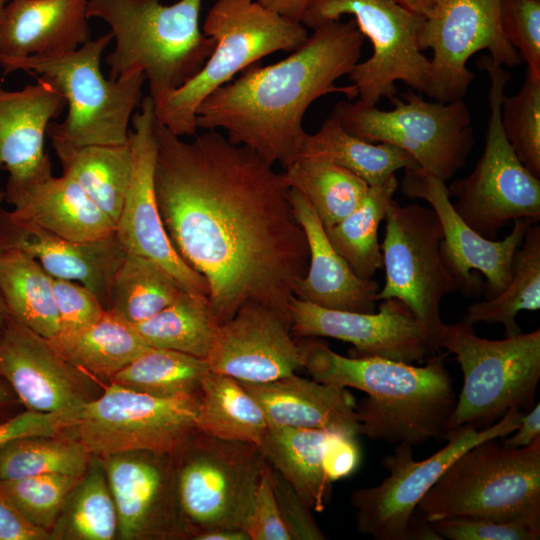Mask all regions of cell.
<instances>
[{"label": "cell", "instance_id": "1", "mask_svg": "<svg viewBox=\"0 0 540 540\" xmlns=\"http://www.w3.org/2000/svg\"><path fill=\"white\" fill-rule=\"evenodd\" d=\"M155 137L164 228L180 258L205 279L219 325L255 301L290 329V299L309 250L283 173L218 130L185 141L156 120Z\"/></svg>", "mask_w": 540, "mask_h": 540}, {"label": "cell", "instance_id": "2", "mask_svg": "<svg viewBox=\"0 0 540 540\" xmlns=\"http://www.w3.org/2000/svg\"><path fill=\"white\" fill-rule=\"evenodd\" d=\"M364 40L354 19L317 27L286 58L255 63L206 97L196 111L197 129H222L233 144L286 169L298 158L309 106L330 93L357 97L352 84L335 82L360 62Z\"/></svg>", "mask_w": 540, "mask_h": 540}, {"label": "cell", "instance_id": "3", "mask_svg": "<svg viewBox=\"0 0 540 540\" xmlns=\"http://www.w3.org/2000/svg\"><path fill=\"white\" fill-rule=\"evenodd\" d=\"M297 342L303 368L314 380L367 395L356 403L359 435L414 447L446 434L457 400L444 363L447 353L418 367L381 357H345L311 337Z\"/></svg>", "mask_w": 540, "mask_h": 540}, {"label": "cell", "instance_id": "4", "mask_svg": "<svg viewBox=\"0 0 540 540\" xmlns=\"http://www.w3.org/2000/svg\"><path fill=\"white\" fill-rule=\"evenodd\" d=\"M202 1L88 0V18L107 23L115 40L109 77L142 71L153 100L194 77L215 45L199 25Z\"/></svg>", "mask_w": 540, "mask_h": 540}, {"label": "cell", "instance_id": "5", "mask_svg": "<svg viewBox=\"0 0 540 540\" xmlns=\"http://www.w3.org/2000/svg\"><path fill=\"white\" fill-rule=\"evenodd\" d=\"M214 49L200 71L179 88L153 100L155 119L179 137L194 136L203 100L261 58L293 52L308 38L306 27L257 0H216L202 25Z\"/></svg>", "mask_w": 540, "mask_h": 540}, {"label": "cell", "instance_id": "6", "mask_svg": "<svg viewBox=\"0 0 540 540\" xmlns=\"http://www.w3.org/2000/svg\"><path fill=\"white\" fill-rule=\"evenodd\" d=\"M109 31L78 49L60 55L7 58L0 56L5 74L29 72L50 82L64 97L67 115L47 130L50 139L77 146L119 145L128 142L135 109L142 101L145 75L133 71L116 79L102 72V55L112 42Z\"/></svg>", "mask_w": 540, "mask_h": 540}, {"label": "cell", "instance_id": "7", "mask_svg": "<svg viewBox=\"0 0 540 540\" xmlns=\"http://www.w3.org/2000/svg\"><path fill=\"white\" fill-rule=\"evenodd\" d=\"M416 510L429 522L540 520V437L518 448L499 437L477 443L445 470Z\"/></svg>", "mask_w": 540, "mask_h": 540}, {"label": "cell", "instance_id": "8", "mask_svg": "<svg viewBox=\"0 0 540 540\" xmlns=\"http://www.w3.org/2000/svg\"><path fill=\"white\" fill-rule=\"evenodd\" d=\"M439 349L455 355L463 384L447 432L470 425L484 429L510 408L535 405L540 379V329L502 340L479 337L461 320L443 323L435 333ZM446 432V433H447Z\"/></svg>", "mask_w": 540, "mask_h": 540}, {"label": "cell", "instance_id": "9", "mask_svg": "<svg viewBox=\"0 0 540 540\" xmlns=\"http://www.w3.org/2000/svg\"><path fill=\"white\" fill-rule=\"evenodd\" d=\"M380 110L357 100L336 103L331 113L352 135L387 143L407 152L418 167L448 181L465 164L474 145L472 119L462 99L426 101L413 89L390 99Z\"/></svg>", "mask_w": 540, "mask_h": 540}, {"label": "cell", "instance_id": "10", "mask_svg": "<svg viewBox=\"0 0 540 540\" xmlns=\"http://www.w3.org/2000/svg\"><path fill=\"white\" fill-rule=\"evenodd\" d=\"M172 457L188 536L218 528L243 529L268 464L259 445L194 431Z\"/></svg>", "mask_w": 540, "mask_h": 540}, {"label": "cell", "instance_id": "11", "mask_svg": "<svg viewBox=\"0 0 540 540\" xmlns=\"http://www.w3.org/2000/svg\"><path fill=\"white\" fill-rule=\"evenodd\" d=\"M347 14L373 47L371 57L347 75L358 100L376 106L381 98L397 94V81L427 94L431 61L418 44L425 18L394 0H311L300 22L314 30Z\"/></svg>", "mask_w": 540, "mask_h": 540}, {"label": "cell", "instance_id": "12", "mask_svg": "<svg viewBox=\"0 0 540 540\" xmlns=\"http://www.w3.org/2000/svg\"><path fill=\"white\" fill-rule=\"evenodd\" d=\"M490 78V108L483 154L474 170L454 180L449 195L455 211L474 231L494 240L501 228L516 219H540V178L518 159L500 121V105L511 75L491 57L478 61Z\"/></svg>", "mask_w": 540, "mask_h": 540}, {"label": "cell", "instance_id": "13", "mask_svg": "<svg viewBox=\"0 0 540 540\" xmlns=\"http://www.w3.org/2000/svg\"><path fill=\"white\" fill-rule=\"evenodd\" d=\"M198 402L199 393L163 398L111 382L62 433L101 459L139 451L173 455L196 431Z\"/></svg>", "mask_w": 540, "mask_h": 540}, {"label": "cell", "instance_id": "14", "mask_svg": "<svg viewBox=\"0 0 540 540\" xmlns=\"http://www.w3.org/2000/svg\"><path fill=\"white\" fill-rule=\"evenodd\" d=\"M523 414L513 407L484 429L470 425L453 429L443 437L448 443L422 461L413 459V447L395 445L381 461L389 475L376 486L357 488L350 494L357 531L375 540H407L408 524L419 502L445 470L477 443L513 433Z\"/></svg>", "mask_w": 540, "mask_h": 540}, {"label": "cell", "instance_id": "15", "mask_svg": "<svg viewBox=\"0 0 540 540\" xmlns=\"http://www.w3.org/2000/svg\"><path fill=\"white\" fill-rule=\"evenodd\" d=\"M384 220L385 235L380 249L385 283L379 289L378 300H400L435 338L444 323L441 301L459 290L458 282L441 259L440 221L431 208L400 205L394 200Z\"/></svg>", "mask_w": 540, "mask_h": 540}, {"label": "cell", "instance_id": "16", "mask_svg": "<svg viewBox=\"0 0 540 540\" xmlns=\"http://www.w3.org/2000/svg\"><path fill=\"white\" fill-rule=\"evenodd\" d=\"M419 48L433 50L427 96L439 102L462 99L475 75L469 58L487 49L508 68L522 60L506 40L500 23V0H443L421 26Z\"/></svg>", "mask_w": 540, "mask_h": 540}, {"label": "cell", "instance_id": "17", "mask_svg": "<svg viewBox=\"0 0 540 540\" xmlns=\"http://www.w3.org/2000/svg\"><path fill=\"white\" fill-rule=\"evenodd\" d=\"M399 185L407 197L426 201L436 213L443 233L441 259L458 282L459 290L473 295L484 287L486 298L501 293L510 280L513 256L527 228L535 222L516 219L504 239L489 240L474 231L455 211L446 182L415 167L405 170Z\"/></svg>", "mask_w": 540, "mask_h": 540}, {"label": "cell", "instance_id": "18", "mask_svg": "<svg viewBox=\"0 0 540 540\" xmlns=\"http://www.w3.org/2000/svg\"><path fill=\"white\" fill-rule=\"evenodd\" d=\"M290 333L297 338L328 337L353 345L350 357L423 362L438 352L434 336L398 299H385L378 312L324 308L292 296Z\"/></svg>", "mask_w": 540, "mask_h": 540}, {"label": "cell", "instance_id": "19", "mask_svg": "<svg viewBox=\"0 0 540 540\" xmlns=\"http://www.w3.org/2000/svg\"><path fill=\"white\" fill-rule=\"evenodd\" d=\"M131 119L129 143L133 165L115 234L127 253L146 257L167 271L182 288L208 296L205 279L177 254L164 228L154 188L155 115L152 98L144 97Z\"/></svg>", "mask_w": 540, "mask_h": 540}, {"label": "cell", "instance_id": "20", "mask_svg": "<svg viewBox=\"0 0 540 540\" xmlns=\"http://www.w3.org/2000/svg\"><path fill=\"white\" fill-rule=\"evenodd\" d=\"M0 377L27 410L74 419L90 397L89 376L50 341L10 317L0 335Z\"/></svg>", "mask_w": 540, "mask_h": 540}, {"label": "cell", "instance_id": "21", "mask_svg": "<svg viewBox=\"0 0 540 540\" xmlns=\"http://www.w3.org/2000/svg\"><path fill=\"white\" fill-rule=\"evenodd\" d=\"M122 539L188 536L171 454L139 451L103 459Z\"/></svg>", "mask_w": 540, "mask_h": 540}, {"label": "cell", "instance_id": "22", "mask_svg": "<svg viewBox=\"0 0 540 540\" xmlns=\"http://www.w3.org/2000/svg\"><path fill=\"white\" fill-rule=\"evenodd\" d=\"M65 108L64 97L42 77L19 90L0 83V206L53 175L45 136Z\"/></svg>", "mask_w": 540, "mask_h": 540}, {"label": "cell", "instance_id": "23", "mask_svg": "<svg viewBox=\"0 0 540 540\" xmlns=\"http://www.w3.org/2000/svg\"><path fill=\"white\" fill-rule=\"evenodd\" d=\"M212 372L246 383H265L303 368L300 347L289 327L270 308L243 304L219 325L207 357Z\"/></svg>", "mask_w": 540, "mask_h": 540}, {"label": "cell", "instance_id": "24", "mask_svg": "<svg viewBox=\"0 0 540 540\" xmlns=\"http://www.w3.org/2000/svg\"><path fill=\"white\" fill-rule=\"evenodd\" d=\"M0 249L29 254L51 277L87 287L104 307L112 278L126 254L116 234L93 241L69 240L20 222L1 207Z\"/></svg>", "mask_w": 540, "mask_h": 540}, {"label": "cell", "instance_id": "25", "mask_svg": "<svg viewBox=\"0 0 540 540\" xmlns=\"http://www.w3.org/2000/svg\"><path fill=\"white\" fill-rule=\"evenodd\" d=\"M290 202L305 232L309 250L308 268L297 281L294 296L328 309L375 312L378 283L353 272L332 246L323 224L302 193L290 189Z\"/></svg>", "mask_w": 540, "mask_h": 540}, {"label": "cell", "instance_id": "26", "mask_svg": "<svg viewBox=\"0 0 540 540\" xmlns=\"http://www.w3.org/2000/svg\"><path fill=\"white\" fill-rule=\"evenodd\" d=\"M88 0H10L0 22V56H53L90 40Z\"/></svg>", "mask_w": 540, "mask_h": 540}, {"label": "cell", "instance_id": "27", "mask_svg": "<svg viewBox=\"0 0 540 540\" xmlns=\"http://www.w3.org/2000/svg\"><path fill=\"white\" fill-rule=\"evenodd\" d=\"M241 383L260 405L269 426L359 435L356 401L347 388L295 373L265 383Z\"/></svg>", "mask_w": 540, "mask_h": 540}, {"label": "cell", "instance_id": "28", "mask_svg": "<svg viewBox=\"0 0 540 540\" xmlns=\"http://www.w3.org/2000/svg\"><path fill=\"white\" fill-rule=\"evenodd\" d=\"M14 219L74 241H93L115 234L116 225L65 175L39 181L6 199Z\"/></svg>", "mask_w": 540, "mask_h": 540}, {"label": "cell", "instance_id": "29", "mask_svg": "<svg viewBox=\"0 0 540 540\" xmlns=\"http://www.w3.org/2000/svg\"><path fill=\"white\" fill-rule=\"evenodd\" d=\"M328 430L269 426L259 447L267 462L297 491L312 511L329 503L332 482L323 465Z\"/></svg>", "mask_w": 540, "mask_h": 540}, {"label": "cell", "instance_id": "30", "mask_svg": "<svg viewBox=\"0 0 540 540\" xmlns=\"http://www.w3.org/2000/svg\"><path fill=\"white\" fill-rule=\"evenodd\" d=\"M51 143L62 174L76 182L116 225L132 173L129 139L119 145L77 146L55 139Z\"/></svg>", "mask_w": 540, "mask_h": 540}, {"label": "cell", "instance_id": "31", "mask_svg": "<svg viewBox=\"0 0 540 540\" xmlns=\"http://www.w3.org/2000/svg\"><path fill=\"white\" fill-rule=\"evenodd\" d=\"M299 157L338 165L364 180L368 186L384 183L400 169L418 167L404 150L391 144H375L360 139L344 129L331 115L315 133H306Z\"/></svg>", "mask_w": 540, "mask_h": 540}, {"label": "cell", "instance_id": "32", "mask_svg": "<svg viewBox=\"0 0 540 540\" xmlns=\"http://www.w3.org/2000/svg\"><path fill=\"white\" fill-rule=\"evenodd\" d=\"M49 341L83 373L109 380L149 347L134 325L107 309L95 323Z\"/></svg>", "mask_w": 540, "mask_h": 540}, {"label": "cell", "instance_id": "33", "mask_svg": "<svg viewBox=\"0 0 540 540\" xmlns=\"http://www.w3.org/2000/svg\"><path fill=\"white\" fill-rule=\"evenodd\" d=\"M52 279L29 254L0 249V292L9 317L48 340L59 333Z\"/></svg>", "mask_w": 540, "mask_h": 540}, {"label": "cell", "instance_id": "34", "mask_svg": "<svg viewBox=\"0 0 540 540\" xmlns=\"http://www.w3.org/2000/svg\"><path fill=\"white\" fill-rule=\"evenodd\" d=\"M195 427L209 436L260 445L269 424L240 381L209 371L201 384Z\"/></svg>", "mask_w": 540, "mask_h": 540}, {"label": "cell", "instance_id": "35", "mask_svg": "<svg viewBox=\"0 0 540 540\" xmlns=\"http://www.w3.org/2000/svg\"><path fill=\"white\" fill-rule=\"evenodd\" d=\"M540 309V226L531 224L522 244L516 250L510 280L506 288L496 296L471 304L464 321L474 325L483 322L501 324L507 336L521 333L516 322L520 311Z\"/></svg>", "mask_w": 540, "mask_h": 540}, {"label": "cell", "instance_id": "36", "mask_svg": "<svg viewBox=\"0 0 540 540\" xmlns=\"http://www.w3.org/2000/svg\"><path fill=\"white\" fill-rule=\"evenodd\" d=\"M134 326L151 347L207 359L219 323L207 295L183 291L156 315Z\"/></svg>", "mask_w": 540, "mask_h": 540}, {"label": "cell", "instance_id": "37", "mask_svg": "<svg viewBox=\"0 0 540 540\" xmlns=\"http://www.w3.org/2000/svg\"><path fill=\"white\" fill-rule=\"evenodd\" d=\"M183 291L156 262L126 252L112 278L105 309L137 325L167 307Z\"/></svg>", "mask_w": 540, "mask_h": 540}, {"label": "cell", "instance_id": "38", "mask_svg": "<svg viewBox=\"0 0 540 540\" xmlns=\"http://www.w3.org/2000/svg\"><path fill=\"white\" fill-rule=\"evenodd\" d=\"M398 187L395 175L380 185L369 186L365 199L353 212L325 229L334 249L362 279H372L383 267L378 228Z\"/></svg>", "mask_w": 540, "mask_h": 540}, {"label": "cell", "instance_id": "39", "mask_svg": "<svg viewBox=\"0 0 540 540\" xmlns=\"http://www.w3.org/2000/svg\"><path fill=\"white\" fill-rule=\"evenodd\" d=\"M282 173L289 188L309 201L325 229L353 212L369 189L352 172L319 159L299 157Z\"/></svg>", "mask_w": 540, "mask_h": 540}, {"label": "cell", "instance_id": "40", "mask_svg": "<svg viewBox=\"0 0 540 540\" xmlns=\"http://www.w3.org/2000/svg\"><path fill=\"white\" fill-rule=\"evenodd\" d=\"M210 371L206 359L149 346L110 382L155 397L198 394Z\"/></svg>", "mask_w": 540, "mask_h": 540}, {"label": "cell", "instance_id": "41", "mask_svg": "<svg viewBox=\"0 0 540 540\" xmlns=\"http://www.w3.org/2000/svg\"><path fill=\"white\" fill-rule=\"evenodd\" d=\"M118 517L104 463L92 456L83 478L70 494L52 531L53 539L111 540Z\"/></svg>", "mask_w": 540, "mask_h": 540}, {"label": "cell", "instance_id": "42", "mask_svg": "<svg viewBox=\"0 0 540 540\" xmlns=\"http://www.w3.org/2000/svg\"><path fill=\"white\" fill-rule=\"evenodd\" d=\"M91 459L81 442L65 434L24 436L0 446V480L43 474L83 476Z\"/></svg>", "mask_w": 540, "mask_h": 540}, {"label": "cell", "instance_id": "43", "mask_svg": "<svg viewBox=\"0 0 540 540\" xmlns=\"http://www.w3.org/2000/svg\"><path fill=\"white\" fill-rule=\"evenodd\" d=\"M500 121L504 134L521 163L540 178V77L526 71L521 89L503 96Z\"/></svg>", "mask_w": 540, "mask_h": 540}, {"label": "cell", "instance_id": "44", "mask_svg": "<svg viewBox=\"0 0 540 540\" xmlns=\"http://www.w3.org/2000/svg\"><path fill=\"white\" fill-rule=\"evenodd\" d=\"M83 476L43 474L2 481V484L22 516L52 535L70 494Z\"/></svg>", "mask_w": 540, "mask_h": 540}, {"label": "cell", "instance_id": "45", "mask_svg": "<svg viewBox=\"0 0 540 540\" xmlns=\"http://www.w3.org/2000/svg\"><path fill=\"white\" fill-rule=\"evenodd\" d=\"M500 23L527 71L540 77V0H500Z\"/></svg>", "mask_w": 540, "mask_h": 540}, {"label": "cell", "instance_id": "46", "mask_svg": "<svg viewBox=\"0 0 540 540\" xmlns=\"http://www.w3.org/2000/svg\"><path fill=\"white\" fill-rule=\"evenodd\" d=\"M441 539L449 540H538L540 520L495 521L475 518H449L430 522Z\"/></svg>", "mask_w": 540, "mask_h": 540}, {"label": "cell", "instance_id": "47", "mask_svg": "<svg viewBox=\"0 0 540 540\" xmlns=\"http://www.w3.org/2000/svg\"><path fill=\"white\" fill-rule=\"evenodd\" d=\"M52 287L59 320L58 335L77 332L101 318L105 307L84 285L53 278Z\"/></svg>", "mask_w": 540, "mask_h": 540}, {"label": "cell", "instance_id": "48", "mask_svg": "<svg viewBox=\"0 0 540 540\" xmlns=\"http://www.w3.org/2000/svg\"><path fill=\"white\" fill-rule=\"evenodd\" d=\"M243 530L251 540H291L279 513L269 463L261 475Z\"/></svg>", "mask_w": 540, "mask_h": 540}, {"label": "cell", "instance_id": "49", "mask_svg": "<svg viewBox=\"0 0 540 540\" xmlns=\"http://www.w3.org/2000/svg\"><path fill=\"white\" fill-rule=\"evenodd\" d=\"M274 495L282 521L291 540H324L312 510L293 486L271 466Z\"/></svg>", "mask_w": 540, "mask_h": 540}, {"label": "cell", "instance_id": "50", "mask_svg": "<svg viewBox=\"0 0 540 540\" xmlns=\"http://www.w3.org/2000/svg\"><path fill=\"white\" fill-rule=\"evenodd\" d=\"M357 436L329 431L324 450L323 465L331 482L353 473L360 462V449Z\"/></svg>", "mask_w": 540, "mask_h": 540}, {"label": "cell", "instance_id": "51", "mask_svg": "<svg viewBox=\"0 0 540 540\" xmlns=\"http://www.w3.org/2000/svg\"><path fill=\"white\" fill-rule=\"evenodd\" d=\"M67 425L68 420L62 416L26 410L0 423V446L24 436L58 435Z\"/></svg>", "mask_w": 540, "mask_h": 540}, {"label": "cell", "instance_id": "52", "mask_svg": "<svg viewBox=\"0 0 540 540\" xmlns=\"http://www.w3.org/2000/svg\"><path fill=\"white\" fill-rule=\"evenodd\" d=\"M51 533L29 523L18 511L0 481V540H47Z\"/></svg>", "mask_w": 540, "mask_h": 540}, {"label": "cell", "instance_id": "53", "mask_svg": "<svg viewBox=\"0 0 540 540\" xmlns=\"http://www.w3.org/2000/svg\"><path fill=\"white\" fill-rule=\"evenodd\" d=\"M515 434L510 437H502L504 444L511 447H524L540 437V404H535L527 414H523Z\"/></svg>", "mask_w": 540, "mask_h": 540}, {"label": "cell", "instance_id": "54", "mask_svg": "<svg viewBox=\"0 0 540 540\" xmlns=\"http://www.w3.org/2000/svg\"><path fill=\"white\" fill-rule=\"evenodd\" d=\"M269 9L292 20L300 21L311 0H257Z\"/></svg>", "mask_w": 540, "mask_h": 540}, {"label": "cell", "instance_id": "55", "mask_svg": "<svg viewBox=\"0 0 540 540\" xmlns=\"http://www.w3.org/2000/svg\"><path fill=\"white\" fill-rule=\"evenodd\" d=\"M195 540H251L243 529L218 528L195 535Z\"/></svg>", "mask_w": 540, "mask_h": 540}, {"label": "cell", "instance_id": "56", "mask_svg": "<svg viewBox=\"0 0 540 540\" xmlns=\"http://www.w3.org/2000/svg\"><path fill=\"white\" fill-rule=\"evenodd\" d=\"M411 12L429 17L443 0H394Z\"/></svg>", "mask_w": 540, "mask_h": 540}, {"label": "cell", "instance_id": "57", "mask_svg": "<svg viewBox=\"0 0 540 540\" xmlns=\"http://www.w3.org/2000/svg\"><path fill=\"white\" fill-rule=\"evenodd\" d=\"M9 319V315L0 292V335Z\"/></svg>", "mask_w": 540, "mask_h": 540}, {"label": "cell", "instance_id": "58", "mask_svg": "<svg viewBox=\"0 0 540 540\" xmlns=\"http://www.w3.org/2000/svg\"><path fill=\"white\" fill-rule=\"evenodd\" d=\"M11 401V394L9 389L0 382V407L6 405Z\"/></svg>", "mask_w": 540, "mask_h": 540}, {"label": "cell", "instance_id": "59", "mask_svg": "<svg viewBox=\"0 0 540 540\" xmlns=\"http://www.w3.org/2000/svg\"><path fill=\"white\" fill-rule=\"evenodd\" d=\"M9 1L10 0H0V22L2 20L3 14H4L5 6L7 5V3Z\"/></svg>", "mask_w": 540, "mask_h": 540}]
</instances>
